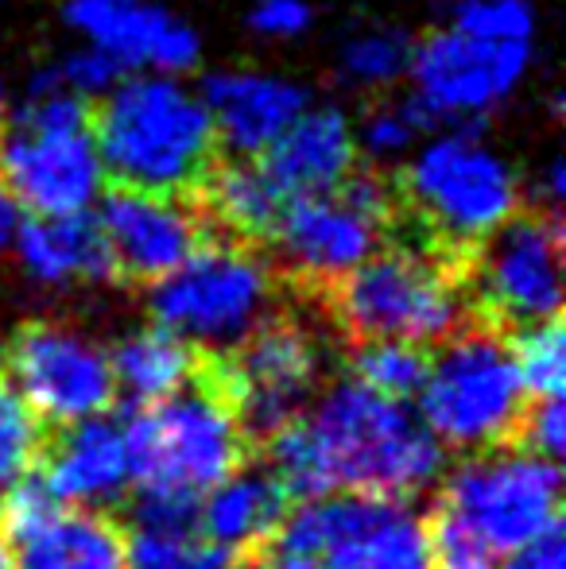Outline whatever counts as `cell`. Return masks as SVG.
Returning <instances> with one entry per match:
<instances>
[{"label": "cell", "mask_w": 566, "mask_h": 569, "mask_svg": "<svg viewBox=\"0 0 566 569\" xmlns=\"http://www.w3.org/2000/svg\"><path fill=\"white\" fill-rule=\"evenodd\" d=\"M257 163L284 202L322 198L357 171V136L338 109H307Z\"/></svg>", "instance_id": "44dd1931"}, {"label": "cell", "mask_w": 566, "mask_h": 569, "mask_svg": "<svg viewBox=\"0 0 566 569\" xmlns=\"http://www.w3.org/2000/svg\"><path fill=\"white\" fill-rule=\"evenodd\" d=\"M202 106L214 120L218 148L234 159H257L307 113V90L268 74H214L202 86Z\"/></svg>", "instance_id": "d6986e66"}, {"label": "cell", "mask_w": 566, "mask_h": 569, "mask_svg": "<svg viewBox=\"0 0 566 569\" xmlns=\"http://www.w3.org/2000/svg\"><path fill=\"white\" fill-rule=\"evenodd\" d=\"M39 480L59 503L70 508H101L117 503L132 485L129 438L121 419H86L62 430V438L47 453H39Z\"/></svg>", "instance_id": "ffe728a7"}, {"label": "cell", "mask_w": 566, "mask_h": 569, "mask_svg": "<svg viewBox=\"0 0 566 569\" xmlns=\"http://www.w3.org/2000/svg\"><path fill=\"white\" fill-rule=\"evenodd\" d=\"M0 106H4V82H0Z\"/></svg>", "instance_id": "f35d334b"}, {"label": "cell", "mask_w": 566, "mask_h": 569, "mask_svg": "<svg viewBox=\"0 0 566 569\" xmlns=\"http://www.w3.org/2000/svg\"><path fill=\"white\" fill-rule=\"evenodd\" d=\"M249 23L260 31V36L287 39V36L307 31L310 8H307V0H260V4L252 8Z\"/></svg>", "instance_id": "836d02e7"}, {"label": "cell", "mask_w": 566, "mask_h": 569, "mask_svg": "<svg viewBox=\"0 0 566 569\" xmlns=\"http://www.w3.org/2000/svg\"><path fill=\"white\" fill-rule=\"evenodd\" d=\"M90 136L113 187L190 202L198 182L221 159L218 132L202 98L171 78L117 82L90 106Z\"/></svg>", "instance_id": "7a4b0ae2"}, {"label": "cell", "mask_w": 566, "mask_h": 569, "mask_svg": "<svg viewBox=\"0 0 566 569\" xmlns=\"http://www.w3.org/2000/svg\"><path fill=\"white\" fill-rule=\"evenodd\" d=\"M326 542L318 569H435L430 527L408 500L322 496Z\"/></svg>", "instance_id": "e0dca14e"}, {"label": "cell", "mask_w": 566, "mask_h": 569, "mask_svg": "<svg viewBox=\"0 0 566 569\" xmlns=\"http://www.w3.org/2000/svg\"><path fill=\"white\" fill-rule=\"evenodd\" d=\"M411 39L404 31H365L349 39L341 51V67L365 86H388L411 67Z\"/></svg>", "instance_id": "f1b7e54d"}, {"label": "cell", "mask_w": 566, "mask_h": 569, "mask_svg": "<svg viewBox=\"0 0 566 569\" xmlns=\"http://www.w3.org/2000/svg\"><path fill=\"white\" fill-rule=\"evenodd\" d=\"M505 569H566V547H563V531L552 527L539 539H532L528 547H520L516 555H508Z\"/></svg>", "instance_id": "e575fe53"}, {"label": "cell", "mask_w": 566, "mask_h": 569, "mask_svg": "<svg viewBox=\"0 0 566 569\" xmlns=\"http://www.w3.org/2000/svg\"><path fill=\"white\" fill-rule=\"evenodd\" d=\"M424 128H430L424 109H419L416 101H400V106L373 109L361 128V143L369 156L388 159V156H400L404 148H411V140H416Z\"/></svg>", "instance_id": "4dcf8cb0"}, {"label": "cell", "mask_w": 566, "mask_h": 569, "mask_svg": "<svg viewBox=\"0 0 566 569\" xmlns=\"http://www.w3.org/2000/svg\"><path fill=\"white\" fill-rule=\"evenodd\" d=\"M16 252L28 276L43 287L109 283L117 279L113 252L93 213L70 218H28L16 229Z\"/></svg>", "instance_id": "7402d4cb"}, {"label": "cell", "mask_w": 566, "mask_h": 569, "mask_svg": "<svg viewBox=\"0 0 566 569\" xmlns=\"http://www.w3.org/2000/svg\"><path fill=\"white\" fill-rule=\"evenodd\" d=\"M430 357L424 345H408V341H357L349 352V372L357 383L380 391L388 399H408L419 396L427 380Z\"/></svg>", "instance_id": "d4e9b609"}, {"label": "cell", "mask_w": 566, "mask_h": 569, "mask_svg": "<svg viewBox=\"0 0 566 569\" xmlns=\"http://www.w3.org/2000/svg\"><path fill=\"white\" fill-rule=\"evenodd\" d=\"M98 226L106 232L109 252H113L117 279H129V283L167 279L210 237L195 202L140 194V190L125 187L106 190Z\"/></svg>", "instance_id": "2e32d148"}, {"label": "cell", "mask_w": 566, "mask_h": 569, "mask_svg": "<svg viewBox=\"0 0 566 569\" xmlns=\"http://www.w3.org/2000/svg\"><path fill=\"white\" fill-rule=\"evenodd\" d=\"M148 302L159 330L202 352H229L272 318L276 268L257 248L210 232L187 263L151 283Z\"/></svg>", "instance_id": "52a82bcc"}, {"label": "cell", "mask_w": 566, "mask_h": 569, "mask_svg": "<svg viewBox=\"0 0 566 569\" xmlns=\"http://www.w3.org/2000/svg\"><path fill=\"white\" fill-rule=\"evenodd\" d=\"M125 569H226V555L198 535V527L137 523L125 542Z\"/></svg>", "instance_id": "484cf974"}, {"label": "cell", "mask_w": 566, "mask_h": 569, "mask_svg": "<svg viewBox=\"0 0 566 569\" xmlns=\"http://www.w3.org/2000/svg\"><path fill=\"white\" fill-rule=\"evenodd\" d=\"M268 461L287 496L302 500L341 488L408 500L443 477L446 450L400 399L346 376L268 438Z\"/></svg>", "instance_id": "6da1fadb"}, {"label": "cell", "mask_w": 566, "mask_h": 569, "mask_svg": "<svg viewBox=\"0 0 566 569\" xmlns=\"http://www.w3.org/2000/svg\"><path fill=\"white\" fill-rule=\"evenodd\" d=\"M132 461V485L140 496L195 500L245 461V442L229 403L195 376V388L163 403L140 407L125 422Z\"/></svg>", "instance_id": "ba28073f"}, {"label": "cell", "mask_w": 566, "mask_h": 569, "mask_svg": "<svg viewBox=\"0 0 566 569\" xmlns=\"http://www.w3.org/2000/svg\"><path fill=\"white\" fill-rule=\"evenodd\" d=\"M508 349H513L516 372H520V383H524V391H528V399H559L563 396L566 338H563L559 318L516 330Z\"/></svg>", "instance_id": "4316f807"}, {"label": "cell", "mask_w": 566, "mask_h": 569, "mask_svg": "<svg viewBox=\"0 0 566 569\" xmlns=\"http://www.w3.org/2000/svg\"><path fill=\"white\" fill-rule=\"evenodd\" d=\"M67 20L121 70L159 67L179 74L202 54L195 31L148 0H70Z\"/></svg>", "instance_id": "ac0fdd59"}, {"label": "cell", "mask_w": 566, "mask_h": 569, "mask_svg": "<svg viewBox=\"0 0 566 569\" xmlns=\"http://www.w3.org/2000/svg\"><path fill=\"white\" fill-rule=\"evenodd\" d=\"M528 43H493L446 28L411 47L416 106L427 124H458L454 136H474L477 117L508 98L528 70Z\"/></svg>", "instance_id": "5bb4252c"}, {"label": "cell", "mask_w": 566, "mask_h": 569, "mask_svg": "<svg viewBox=\"0 0 566 569\" xmlns=\"http://www.w3.org/2000/svg\"><path fill=\"white\" fill-rule=\"evenodd\" d=\"M0 569H12V555L4 547H0Z\"/></svg>", "instance_id": "8d00e7d4"}, {"label": "cell", "mask_w": 566, "mask_h": 569, "mask_svg": "<svg viewBox=\"0 0 566 569\" xmlns=\"http://www.w3.org/2000/svg\"><path fill=\"white\" fill-rule=\"evenodd\" d=\"M528 391L516 372L505 333L466 322L443 345L419 388V419L438 446L450 450H497L513 442Z\"/></svg>", "instance_id": "8992f818"}, {"label": "cell", "mask_w": 566, "mask_h": 569, "mask_svg": "<svg viewBox=\"0 0 566 569\" xmlns=\"http://www.w3.org/2000/svg\"><path fill=\"white\" fill-rule=\"evenodd\" d=\"M469 322L489 330H524L563 310V218L547 210L513 213L466 271Z\"/></svg>", "instance_id": "7c38bea8"}, {"label": "cell", "mask_w": 566, "mask_h": 569, "mask_svg": "<svg viewBox=\"0 0 566 569\" xmlns=\"http://www.w3.org/2000/svg\"><path fill=\"white\" fill-rule=\"evenodd\" d=\"M287 488L272 477V469H234L221 485L210 488L198 508V535L221 555L229 550L260 547L276 523L287 516Z\"/></svg>", "instance_id": "603a6c76"}, {"label": "cell", "mask_w": 566, "mask_h": 569, "mask_svg": "<svg viewBox=\"0 0 566 569\" xmlns=\"http://www.w3.org/2000/svg\"><path fill=\"white\" fill-rule=\"evenodd\" d=\"M393 221L396 182L377 179L373 171H354L334 194L287 202L268 248L284 276L322 295L385 248Z\"/></svg>", "instance_id": "9c48e42d"}, {"label": "cell", "mask_w": 566, "mask_h": 569, "mask_svg": "<svg viewBox=\"0 0 566 569\" xmlns=\"http://www.w3.org/2000/svg\"><path fill=\"white\" fill-rule=\"evenodd\" d=\"M4 368L12 391L39 422L75 427L98 419L117 396L109 352L59 322L20 326L4 349Z\"/></svg>", "instance_id": "4fadbf2b"}, {"label": "cell", "mask_w": 566, "mask_h": 569, "mask_svg": "<svg viewBox=\"0 0 566 569\" xmlns=\"http://www.w3.org/2000/svg\"><path fill=\"white\" fill-rule=\"evenodd\" d=\"M322 307L357 341H450L469 322L458 271L404 244H385L322 291Z\"/></svg>", "instance_id": "5b68a950"}, {"label": "cell", "mask_w": 566, "mask_h": 569, "mask_svg": "<svg viewBox=\"0 0 566 569\" xmlns=\"http://www.w3.org/2000/svg\"><path fill=\"white\" fill-rule=\"evenodd\" d=\"M125 70L117 67L109 54H101L98 47H90V51H78L70 54V59L54 62L51 67V78L62 86V90L78 93V98H106L109 90H113L117 82H121Z\"/></svg>", "instance_id": "d6a6232c"}, {"label": "cell", "mask_w": 566, "mask_h": 569, "mask_svg": "<svg viewBox=\"0 0 566 569\" xmlns=\"http://www.w3.org/2000/svg\"><path fill=\"white\" fill-rule=\"evenodd\" d=\"M0 182L31 218L90 213L106 187L90 101L62 90L51 70L31 82L28 101L0 128Z\"/></svg>", "instance_id": "277c9868"}, {"label": "cell", "mask_w": 566, "mask_h": 569, "mask_svg": "<svg viewBox=\"0 0 566 569\" xmlns=\"http://www.w3.org/2000/svg\"><path fill=\"white\" fill-rule=\"evenodd\" d=\"M16 229H20V206L0 182V252H8V244L16 240Z\"/></svg>", "instance_id": "d590c367"}, {"label": "cell", "mask_w": 566, "mask_h": 569, "mask_svg": "<svg viewBox=\"0 0 566 569\" xmlns=\"http://www.w3.org/2000/svg\"><path fill=\"white\" fill-rule=\"evenodd\" d=\"M450 28L493 43H528L536 12L528 0H458Z\"/></svg>", "instance_id": "83f0119b"}, {"label": "cell", "mask_w": 566, "mask_h": 569, "mask_svg": "<svg viewBox=\"0 0 566 569\" xmlns=\"http://www.w3.org/2000/svg\"><path fill=\"white\" fill-rule=\"evenodd\" d=\"M0 365H4V345H0Z\"/></svg>", "instance_id": "ab89813d"}, {"label": "cell", "mask_w": 566, "mask_h": 569, "mask_svg": "<svg viewBox=\"0 0 566 569\" xmlns=\"http://www.w3.org/2000/svg\"><path fill=\"white\" fill-rule=\"evenodd\" d=\"M520 213V190L505 159L474 136H443L396 182V221L416 252L446 263L466 283L481 240Z\"/></svg>", "instance_id": "3957f363"}, {"label": "cell", "mask_w": 566, "mask_h": 569, "mask_svg": "<svg viewBox=\"0 0 566 569\" xmlns=\"http://www.w3.org/2000/svg\"><path fill=\"white\" fill-rule=\"evenodd\" d=\"M43 453V427L12 388H0V485H16Z\"/></svg>", "instance_id": "f546056e"}, {"label": "cell", "mask_w": 566, "mask_h": 569, "mask_svg": "<svg viewBox=\"0 0 566 569\" xmlns=\"http://www.w3.org/2000/svg\"><path fill=\"white\" fill-rule=\"evenodd\" d=\"M226 569H260V566H252V562H237V566H226Z\"/></svg>", "instance_id": "74e56055"}, {"label": "cell", "mask_w": 566, "mask_h": 569, "mask_svg": "<svg viewBox=\"0 0 566 569\" xmlns=\"http://www.w3.org/2000/svg\"><path fill=\"white\" fill-rule=\"evenodd\" d=\"M559 492L555 461L528 450H485L446 477L435 516L461 527L500 562L559 527Z\"/></svg>", "instance_id": "30bf717a"}, {"label": "cell", "mask_w": 566, "mask_h": 569, "mask_svg": "<svg viewBox=\"0 0 566 569\" xmlns=\"http://www.w3.org/2000/svg\"><path fill=\"white\" fill-rule=\"evenodd\" d=\"M513 442H520V450L544 457V461H559L566 446V411L563 396L559 399H536L524 407L520 427H516Z\"/></svg>", "instance_id": "1f68e13d"}, {"label": "cell", "mask_w": 566, "mask_h": 569, "mask_svg": "<svg viewBox=\"0 0 566 569\" xmlns=\"http://www.w3.org/2000/svg\"><path fill=\"white\" fill-rule=\"evenodd\" d=\"M12 569H125V539L106 516L62 508L43 480H16L4 503Z\"/></svg>", "instance_id": "9a60e30c"}, {"label": "cell", "mask_w": 566, "mask_h": 569, "mask_svg": "<svg viewBox=\"0 0 566 569\" xmlns=\"http://www.w3.org/2000/svg\"><path fill=\"white\" fill-rule=\"evenodd\" d=\"M322 376V349L315 333L291 318H268L237 349L202 352L198 380L218 391L237 415L245 442L268 438L295 422L318 391Z\"/></svg>", "instance_id": "8fae6325"}, {"label": "cell", "mask_w": 566, "mask_h": 569, "mask_svg": "<svg viewBox=\"0 0 566 569\" xmlns=\"http://www.w3.org/2000/svg\"><path fill=\"white\" fill-rule=\"evenodd\" d=\"M109 365H113L117 391H125L132 403L151 407L179 396L187 383H195L198 365H202V349L151 326V330L129 333L117 345L109 352Z\"/></svg>", "instance_id": "cb8c5ba5"}]
</instances>
